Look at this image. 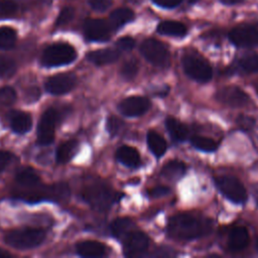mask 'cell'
Instances as JSON below:
<instances>
[{
	"mask_svg": "<svg viewBox=\"0 0 258 258\" xmlns=\"http://www.w3.org/2000/svg\"><path fill=\"white\" fill-rule=\"evenodd\" d=\"M212 230L210 220L187 213L172 216L167 224V233L177 240H192L203 237Z\"/></svg>",
	"mask_w": 258,
	"mask_h": 258,
	"instance_id": "cell-1",
	"label": "cell"
},
{
	"mask_svg": "<svg viewBox=\"0 0 258 258\" xmlns=\"http://www.w3.org/2000/svg\"><path fill=\"white\" fill-rule=\"evenodd\" d=\"M83 199L97 211H106L116 202L117 194L107 184L102 182L86 186L82 192Z\"/></svg>",
	"mask_w": 258,
	"mask_h": 258,
	"instance_id": "cell-2",
	"label": "cell"
},
{
	"mask_svg": "<svg viewBox=\"0 0 258 258\" xmlns=\"http://www.w3.org/2000/svg\"><path fill=\"white\" fill-rule=\"evenodd\" d=\"M45 239V232L38 228H23L10 231L5 236V242L16 249H30L40 245Z\"/></svg>",
	"mask_w": 258,
	"mask_h": 258,
	"instance_id": "cell-3",
	"label": "cell"
},
{
	"mask_svg": "<svg viewBox=\"0 0 258 258\" xmlns=\"http://www.w3.org/2000/svg\"><path fill=\"white\" fill-rule=\"evenodd\" d=\"M76 57L77 51L71 44L58 42L44 49L41 55V63L45 67H59L71 63Z\"/></svg>",
	"mask_w": 258,
	"mask_h": 258,
	"instance_id": "cell-4",
	"label": "cell"
},
{
	"mask_svg": "<svg viewBox=\"0 0 258 258\" xmlns=\"http://www.w3.org/2000/svg\"><path fill=\"white\" fill-rule=\"evenodd\" d=\"M184 73L199 83H207L212 79L213 71L210 63L197 53H187L182 57Z\"/></svg>",
	"mask_w": 258,
	"mask_h": 258,
	"instance_id": "cell-5",
	"label": "cell"
},
{
	"mask_svg": "<svg viewBox=\"0 0 258 258\" xmlns=\"http://www.w3.org/2000/svg\"><path fill=\"white\" fill-rule=\"evenodd\" d=\"M140 52L146 60L155 67L165 68L169 64L170 54L167 47L156 39H146L140 46Z\"/></svg>",
	"mask_w": 258,
	"mask_h": 258,
	"instance_id": "cell-6",
	"label": "cell"
},
{
	"mask_svg": "<svg viewBox=\"0 0 258 258\" xmlns=\"http://www.w3.org/2000/svg\"><path fill=\"white\" fill-rule=\"evenodd\" d=\"M216 185L225 198L235 204H243L247 200V191L245 186L235 176H219L216 178Z\"/></svg>",
	"mask_w": 258,
	"mask_h": 258,
	"instance_id": "cell-7",
	"label": "cell"
},
{
	"mask_svg": "<svg viewBox=\"0 0 258 258\" xmlns=\"http://www.w3.org/2000/svg\"><path fill=\"white\" fill-rule=\"evenodd\" d=\"M59 120V112L54 108L46 109L37 125V143L40 145H48L54 139L55 126Z\"/></svg>",
	"mask_w": 258,
	"mask_h": 258,
	"instance_id": "cell-8",
	"label": "cell"
},
{
	"mask_svg": "<svg viewBox=\"0 0 258 258\" xmlns=\"http://www.w3.org/2000/svg\"><path fill=\"white\" fill-rule=\"evenodd\" d=\"M229 39L239 47H251L258 45V26L242 24L234 27L229 32Z\"/></svg>",
	"mask_w": 258,
	"mask_h": 258,
	"instance_id": "cell-9",
	"label": "cell"
},
{
	"mask_svg": "<svg viewBox=\"0 0 258 258\" xmlns=\"http://www.w3.org/2000/svg\"><path fill=\"white\" fill-rule=\"evenodd\" d=\"M217 100L230 107H244L250 102L249 96L239 87L228 86L220 89L216 94Z\"/></svg>",
	"mask_w": 258,
	"mask_h": 258,
	"instance_id": "cell-10",
	"label": "cell"
},
{
	"mask_svg": "<svg viewBox=\"0 0 258 258\" xmlns=\"http://www.w3.org/2000/svg\"><path fill=\"white\" fill-rule=\"evenodd\" d=\"M77 84V78L72 73H63L50 77L45 82V90L52 95H62L69 93Z\"/></svg>",
	"mask_w": 258,
	"mask_h": 258,
	"instance_id": "cell-11",
	"label": "cell"
},
{
	"mask_svg": "<svg viewBox=\"0 0 258 258\" xmlns=\"http://www.w3.org/2000/svg\"><path fill=\"white\" fill-rule=\"evenodd\" d=\"M150 108V102L147 98L141 96H130L122 100L118 105V110L125 116H141Z\"/></svg>",
	"mask_w": 258,
	"mask_h": 258,
	"instance_id": "cell-12",
	"label": "cell"
},
{
	"mask_svg": "<svg viewBox=\"0 0 258 258\" xmlns=\"http://www.w3.org/2000/svg\"><path fill=\"white\" fill-rule=\"evenodd\" d=\"M111 25L103 19H88L84 23L86 37L92 41H106L111 35Z\"/></svg>",
	"mask_w": 258,
	"mask_h": 258,
	"instance_id": "cell-13",
	"label": "cell"
},
{
	"mask_svg": "<svg viewBox=\"0 0 258 258\" xmlns=\"http://www.w3.org/2000/svg\"><path fill=\"white\" fill-rule=\"evenodd\" d=\"M149 245V239L141 231H132L124 238V255L127 257L140 255L146 251Z\"/></svg>",
	"mask_w": 258,
	"mask_h": 258,
	"instance_id": "cell-14",
	"label": "cell"
},
{
	"mask_svg": "<svg viewBox=\"0 0 258 258\" xmlns=\"http://www.w3.org/2000/svg\"><path fill=\"white\" fill-rule=\"evenodd\" d=\"M77 252L87 258H96V257H103L107 253L106 246L98 241L95 240H86L79 242L76 246Z\"/></svg>",
	"mask_w": 258,
	"mask_h": 258,
	"instance_id": "cell-15",
	"label": "cell"
},
{
	"mask_svg": "<svg viewBox=\"0 0 258 258\" xmlns=\"http://www.w3.org/2000/svg\"><path fill=\"white\" fill-rule=\"evenodd\" d=\"M116 159L120 163L132 168L138 167L141 163L139 152L129 145H122L118 148L116 151Z\"/></svg>",
	"mask_w": 258,
	"mask_h": 258,
	"instance_id": "cell-16",
	"label": "cell"
},
{
	"mask_svg": "<svg viewBox=\"0 0 258 258\" xmlns=\"http://www.w3.org/2000/svg\"><path fill=\"white\" fill-rule=\"evenodd\" d=\"M32 126V118L29 113L14 111L10 115V127L13 132L18 134L26 133Z\"/></svg>",
	"mask_w": 258,
	"mask_h": 258,
	"instance_id": "cell-17",
	"label": "cell"
},
{
	"mask_svg": "<svg viewBox=\"0 0 258 258\" xmlns=\"http://www.w3.org/2000/svg\"><path fill=\"white\" fill-rule=\"evenodd\" d=\"M119 57V51L113 48H103L90 51L87 54L88 60L96 66H105L116 61Z\"/></svg>",
	"mask_w": 258,
	"mask_h": 258,
	"instance_id": "cell-18",
	"label": "cell"
},
{
	"mask_svg": "<svg viewBox=\"0 0 258 258\" xmlns=\"http://www.w3.org/2000/svg\"><path fill=\"white\" fill-rule=\"evenodd\" d=\"M249 243V233L244 227L234 228L228 238V246L232 251L243 250Z\"/></svg>",
	"mask_w": 258,
	"mask_h": 258,
	"instance_id": "cell-19",
	"label": "cell"
},
{
	"mask_svg": "<svg viewBox=\"0 0 258 258\" xmlns=\"http://www.w3.org/2000/svg\"><path fill=\"white\" fill-rule=\"evenodd\" d=\"M15 180L18 185L23 189L34 187L40 184L39 175L31 167H22L20 168L15 176Z\"/></svg>",
	"mask_w": 258,
	"mask_h": 258,
	"instance_id": "cell-20",
	"label": "cell"
},
{
	"mask_svg": "<svg viewBox=\"0 0 258 258\" xmlns=\"http://www.w3.org/2000/svg\"><path fill=\"white\" fill-rule=\"evenodd\" d=\"M157 32L163 35L174 36V37H182L186 34L187 29L184 24L178 21L173 20H165L158 24Z\"/></svg>",
	"mask_w": 258,
	"mask_h": 258,
	"instance_id": "cell-21",
	"label": "cell"
},
{
	"mask_svg": "<svg viewBox=\"0 0 258 258\" xmlns=\"http://www.w3.org/2000/svg\"><path fill=\"white\" fill-rule=\"evenodd\" d=\"M79 143L76 140H68L58 145L55 157L58 163H67L69 162L78 152Z\"/></svg>",
	"mask_w": 258,
	"mask_h": 258,
	"instance_id": "cell-22",
	"label": "cell"
},
{
	"mask_svg": "<svg viewBox=\"0 0 258 258\" xmlns=\"http://www.w3.org/2000/svg\"><path fill=\"white\" fill-rule=\"evenodd\" d=\"M165 126L172 139L176 141H184L185 139H187L189 134L187 127L181 122H179L178 120H176L175 118L173 117L166 118Z\"/></svg>",
	"mask_w": 258,
	"mask_h": 258,
	"instance_id": "cell-23",
	"label": "cell"
},
{
	"mask_svg": "<svg viewBox=\"0 0 258 258\" xmlns=\"http://www.w3.org/2000/svg\"><path fill=\"white\" fill-rule=\"evenodd\" d=\"M133 221L129 218H117L110 225L112 235L118 239H124L130 232L133 231Z\"/></svg>",
	"mask_w": 258,
	"mask_h": 258,
	"instance_id": "cell-24",
	"label": "cell"
},
{
	"mask_svg": "<svg viewBox=\"0 0 258 258\" xmlns=\"http://www.w3.org/2000/svg\"><path fill=\"white\" fill-rule=\"evenodd\" d=\"M134 19V13L129 8H118L114 10L109 18V23L112 29H119L126 23Z\"/></svg>",
	"mask_w": 258,
	"mask_h": 258,
	"instance_id": "cell-25",
	"label": "cell"
},
{
	"mask_svg": "<svg viewBox=\"0 0 258 258\" xmlns=\"http://www.w3.org/2000/svg\"><path fill=\"white\" fill-rule=\"evenodd\" d=\"M146 139H147L148 148L153 153V155H155L156 157H160L165 153L167 148L166 141L160 134H158L153 130H150L147 133Z\"/></svg>",
	"mask_w": 258,
	"mask_h": 258,
	"instance_id": "cell-26",
	"label": "cell"
},
{
	"mask_svg": "<svg viewBox=\"0 0 258 258\" xmlns=\"http://www.w3.org/2000/svg\"><path fill=\"white\" fill-rule=\"evenodd\" d=\"M185 171L184 164L179 160H170L161 169V175L169 180L179 179Z\"/></svg>",
	"mask_w": 258,
	"mask_h": 258,
	"instance_id": "cell-27",
	"label": "cell"
},
{
	"mask_svg": "<svg viewBox=\"0 0 258 258\" xmlns=\"http://www.w3.org/2000/svg\"><path fill=\"white\" fill-rule=\"evenodd\" d=\"M236 67L239 71L244 73H256L258 72V53L251 52L241 56Z\"/></svg>",
	"mask_w": 258,
	"mask_h": 258,
	"instance_id": "cell-28",
	"label": "cell"
},
{
	"mask_svg": "<svg viewBox=\"0 0 258 258\" xmlns=\"http://www.w3.org/2000/svg\"><path fill=\"white\" fill-rule=\"evenodd\" d=\"M190 143L194 147L205 152H213L218 148V143L209 137L195 135L190 138Z\"/></svg>",
	"mask_w": 258,
	"mask_h": 258,
	"instance_id": "cell-29",
	"label": "cell"
},
{
	"mask_svg": "<svg viewBox=\"0 0 258 258\" xmlns=\"http://www.w3.org/2000/svg\"><path fill=\"white\" fill-rule=\"evenodd\" d=\"M16 31L8 26L0 27V49H9L16 41Z\"/></svg>",
	"mask_w": 258,
	"mask_h": 258,
	"instance_id": "cell-30",
	"label": "cell"
},
{
	"mask_svg": "<svg viewBox=\"0 0 258 258\" xmlns=\"http://www.w3.org/2000/svg\"><path fill=\"white\" fill-rule=\"evenodd\" d=\"M16 71L15 61L8 56L0 55V78L7 79L14 75Z\"/></svg>",
	"mask_w": 258,
	"mask_h": 258,
	"instance_id": "cell-31",
	"label": "cell"
},
{
	"mask_svg": "<svg viewBox=\"0 0 258 258\" xmlns=\"http://www.w3.org/2000/svg\"><path fill=\"white\" fill-rule=\"evenodd\" d=\"M138 70V62L135 59H129L123 63L120 73L125 80H132L137 75Z\"/></svg>",
	"mask_w": 258,
	"mask_h": 258,
	"instance_id": "cell-32",
	"label": "cell"
},
{
	"mask_svg": "<svg viewBox=\"0 0 258 258\" xmlns=\"http://www.w3.org/2000/svg\"><path fill=\"white\" fill-rule=\"evenodd\" d=\"M16 92L12 87L5 86L0 88V106H9L16 100Z\"/></svg>",
	"mask_w": 258,
	"mask_h": 258,
	"instance_id": "cell-33",
	"label": "cell"
},
{
	"mask_svg": "<svg viewBox=\"0 0 258 258\" xmlns=\"http://www.w3.org/2000/svg\"><path fill=\"white\" fill-rule=\"evenodd\" d=\"M17 12V5L12 0H0V19L9 18Z\"/></svg>",
	"mask_w": 258,
	"mask_h": 258,
	"instance_id": "cell-34",
	"label": "cell"
},
{
	"mask_svg": "<svg viewBox=\"0 0 258 258\" xmlns=\"http://www.w3.org/2000/svg\"><path fill=\"white\" fill-rule=\"evenodd\" d=\"M74 16H75V9L73 7H64L60 10V12L56 18L55 24L57 26L66 25L74 18Z\"/></svg>",
	"mask_w": 258,
	"mask_h": 258,
	"instance_id": "cell-35",
	"label": "cell"
},
{
	"mask_svg": "<svg viewBox=\"0 0 258 258\" xmlns=\"http://www.w3.org/2000/svg\"><path fill=\"white\" fill-rule=\"evenodd\" d=\"M121 127H122L121 120H119L117 117H115L113 115L108 117L107 123H106V128L111 136L116 135L120 131Z\"/></svg>",
	"mask_w": 258,
	"mask_h": 258,
	"instance_id": "cell-36",
	"label": "cell"
},
{
	"mask_svg": "<svg viewBox=\"0 0 258 258\" xmlns=\"http://www.w3.org/2000/svg\"><path fill=\"white\" fill-rule=\"evenodd\" d=\"M88 2L93 10L99 12L107 10L112 4V0H88Z\"/></svg>",
	"mask_w": 258,
	"mask_h": 258,
	"instance_id": "cell-37",
	"label": "cell"
},
{
	"mask_svg": "<svg viewBox=\"0 0 258 258\" xmlns=\"http://www.w3.org/2000/svg\"><path fill=\"white\" fill-rule=\"evenodd\" d=\"M117 46L122 49V50H126V51H129L131 50L134 45H135V40L130 37V36H125V37H121L118 41H117Z\"/></svg>",
	"mask_w": 258,
	"mask_h": 258,
	"instance_id": "cell-38",
	"label": "cell"
},
{
	"mask_svg": "<svg viewBox=\"0 0 258 258\" xmlns=\"http://www.w3.org/2000/svg\"><path fill=\"white\" fill-rule=\"evenodd\" d=\"M237 123L239 125V127L243 130H250L254 124H255V120L250 117V116H245V115H242V116H239L238 119H237Z\"/></svg>",
	"mask_w": 258,
	"mask_h": 258,
	"instance_id": "cell-39",
	"label": "cell"
},
{
	"mask_svg": "<svg viewBox=\"0 0 258 258\" xmlns=\"http://www.w3.org/2000/svg\"><path fill=\"white\" fill-rule=\"evenodd\" d=\"M13 159V154H11L9 151L0 150V172L3 171L11 162Z\"/></svg>",
	"mask_w": 258,
	"mask_h": 258,
	"instance_id": "cell-40",
	"label": "cell"
},
{
	"mask_svg": "<svg viewBox=\"0 0 258 258\" xmlns=\"http://www.w3.org/2000/svg\"><path fill=\"white\" fill-rule=\"evenodd\" d=\"M168 192H169V188L167 186H163V185H158V186H155L148 190V195L151 198H160V197L167 195Z\"/></svg>",
	"mask_w": 258,
	"mask_h": 258,
	"instance_id": "cell-41",
	"label": "cell"
},
{
	"mask_svg": "<svg viewBox=\"0 0 258 258\" xmlns=\"http://www.w3.org/2000/svg\"><path fill=\"white\" fill-rule=\"evenodd\" d=\"M156 5L164 8H173L179 5L182 0H152Z\"/></svg>",
	"mask_w": 258,
	"mask_h": 258,
	"instance_id": "cell-42",
	"label": "cell"
},
{
	"mask_svg": "<svg viewBox=\"0 0 258 258\" xmlns=\"http://www.w3.org/2000/svg\"><path fill=\"white\" fill-rule=\"evenodd\" d=\"M39 95H40V93H39L38 88H30L26 92L25 97L28 102H34L39 98Z\"/></svg>",
	"mask_w": 258,
	"mask_h": 258,
	"instance_id": "cell-43",
	"label": "cell"
},
{
	"mask_svg": "<svg viewBox=\"0 0 258 258\" xmlns=\"http://www.w3.org/2000/svg\"><path fill=\"white\" fill-rule=\"evenodd\" d=\"M220 1L227 5H235V4H239V3L243 2L244 0H220Z\"/></svg>",
	"mask_w": 258,
	"mask_h": 258,
	"instance_id": "cell-44",
	"label": "cell"
},
{
	"mask_svg": "<svg viewBox=\"0 0 258 258\" xmlns=\"http://www.w3.org/2000/svg\"><path fill=\"white\" fill-rule=\"evenodd\" d=\"M9 257H11V254L0 248V258H9Z\"/></svg>",
	"mask_w": 258,
	"mask_h": 258,
	"instance_id": "cell-45",
	"label": "cell"
},
{
	"mask_svg": "<svg viewBox=\"0 0 258 258\" xmlns=\"http://www.w3.org/2000/svg\"><path fill=\"white\" fill-rule=\"evenodd\" d=\"M51 1L52 0H39V2L42 3V4H49Z\"/></svg>",
	"mask_w": 258,
	"mask_h": 258,
	"instance_id": "cell-46",
	"label": "cell"
},
{
	"mask_svg": "<svg viewBox=\"0 0 258 258\" xmlns=\"http://www.w3.org/2000/svg\"><path fill=\"white\" fill-rule=\"evenodd\" d=\"M129 2H132V3H139L141 0H128Z\"/></svg>",
	"mask_w": 258,
	"mask_h": 258,
	"instance_id": "cell-47",
	"label": "cell"
},
{
	"mask_svg": "<svg viewBox=\"0 0 258 258\" xmlns=\"http://www.w3.org/2000/svg\"><path fill=\"white\" fill-rule=\"evenodd\" d=\"M256 249L258 251V237H257V240H256Z\"/></svg>",
	"mask_w": 258,
	"mask_h": 258,
	"instance_id": "cell-48",
	"label": "cell"
},
{
	"mask_svg": "<svg viewBox=\"0 0 258 258\" xmlns=\"http://www.w3.org/2000/svg\"><path fill=\"white\" fill-rule=\"evenodd\" d=\"M257 202H258V200H257Z\"/></svg>",
	"mask_w": 258,
	"mask_h": 258,
	"instance_id": "cell-49",
	"label": "cell"
}]
</instances>
